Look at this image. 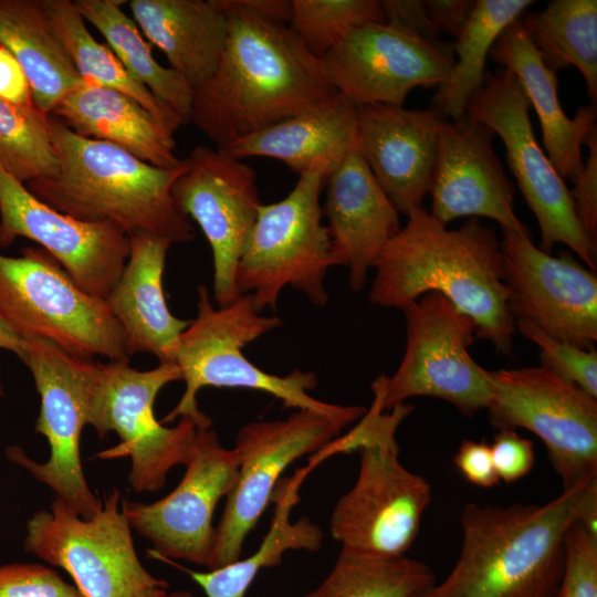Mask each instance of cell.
Segmentation results:
<instances>
[{"label":"cell","mask_w":597,"mask_h":597,"mask_svg":"<svg viewBox=\"0 0 597 597\" xmlns=\"http://www.w3.org/2000/svg\"><path fill=\"white\" fill-rule=\"evenodd\" d=\"M407 341L396 371L371 385L383 411L411 397H434L470 417L486 409L492 398L489 370L470 355L474 321L440 293L430 292L405 305Z\"/></svg>","instance_id":"obj_10"},{"label":"cell","mask_w":597,"mask_h":597,"mask_svg":"<svg viewBox=\"0 0 597 597\" xmlns=\"http://www.w3.org/2000/svg\"><path fill=\"white\" fill-rule=\"evenodd\" d=\"M554 597H597V537L576 521L566 534L564 567Z\"/></svg>","instance_id":"obj_39"},{"label":"cell","mask_w":597,"mask_h":597,"mask_svg":"<svg viewBox=\"0 0 597 597\" xmlns=\"http://www.w3.org/2000/svg\"><path fill=\"white\" fill-rule=\"evenodd\" d=\"M19 359L30 370L40 396L34 430L45 437L50 454L45 462H36L21 447L11 446L6 455L49 486L66 507L88 519L102 502L85 479L80 441L87 425L97 363L72 356L42 339H24Z\"/></svg>","instance_id":"obj_11"},{"label":"cell","mask_w":597,"mask_h":597,"mask_svg":"<svg viewBox=\"0 0 597 597\" xmlns=\"http://www.w3.org/2000/svg\"><path fill=\"white\" fill-rule=\"evenodd\" d=\"M384 21L378 0H291L287 23L307 51L322 60L350 30Z\"/></svg>","instance_id":"obj_37"},{"label":"cell","mask_w":597,"mask_h":597,"mask_svg":"<svg viewBox=\"0 0 597 597\" xmlns=\"http://www.w3.org/2000/svg\"><path fill=\"white\" fill-rule=\"evenodd\" d=\"M0 166L23 185L57 172L49 115L36 105L18 106L0 98Z\"/></svg>","instance_id":"obj_36"},{"label":"cell","mask_w":597,"mask_h":597,"mask_svg":"<svg viewBox=\"0 0 597 597\" xmlns=\"http://www.w3.org/2000/svg\"><path fill=\"white\" fill-rule=\"evenodd\" d=\"M504 280L514 320L584 349L597 342V277L569 255L553 256L531 233L502 231Z\"/></svg>","instance_id":"obj_20"},{"label":"cell","mask_w":597,"mask_h":597,"mask_svg":"<svg viewBox=\"0 0 597 597\" xmlns=\"http://www.w3.org/2000/svg\"><path fill=\"white\" fill-rule=\"evenodd\" d=\"M515 329L540 349L541 366L597 398V352L584 349L545 334L531 322L514 320Z\"/></svg>","instance_id":"obj_38"},{"label":"cell","mask_w":597,"mask_h":597,"mask_svg":"<svg viewBox=\"0 0 597 597\" xmlns=\"http://www.w3.org/2000/svg\"><path fill=\"white\" fill-rule=\"evenodd\" d=\"M576 522L597 537V478L586 486Z\"/></svg>","instance_id":"obj_47"},{"label":"cell","mask_w":597,"mask_h":597,"mask_svg":"<svg viewBox=\"0 0 597 597\" xmlns=\"http://www.w3.org/2000/svg\"><path fill=\"white\" fill-rule=\"evenodd\" d=\"M530 108L516 75L501 67L486 72L465 114L488 125L503 142L510 170L538 223L540 249L551 253L554 244L564 243L595 271L596 244L577 218L570 190L536 140Z\"/></svg>","instance_id":"obj_13"},{"label":"cell","mask_w":597,"mask_h":597,"mask_svg":"<svg viewBox=\"0 0 597 597\" xmlns=\"http://www.w3.org/2000/svg\"><path fill=\"white\" fill-rule=\"evenodd\" d=\"M130 253L106 302L119 324L129 356L147 353L159 363H174L189 321L174 316L167 305L163 274L168 239L139 232L129 237Z\"/></svg>","instance_id":"obj_25"},{"label":"cell","mask_w":597,"mask_h":597,"mask_svg":"<svg viewBox=\"0 0 597 597\" xmlns=\"http://www.w3.org/2000/svg\"><path fill=\"white\" fill-rule=\"evenodd\" d=\"M323 189L334 263L348 268L349 286L358 292L400 230L399 212L356 149L325 177Z\"/></svg>","instance_id":"obj_23"},{"label":"cell","mask_w":597,"mask_h":597,"mask_svg":"<svg viewBox=\"0 0 597 597\" xmlns=\"http://www.w3.org/2000/svg\"><path fill=\"white\" fill-rule=\"evenodd\" d=\"M54 30L81 78L117 91L137 102L170 137L184 124L167 105L136 82L112 50L97 42L71 0H43Z\"/></svg>","instance_id":"obj_32"},{"label":"cell","mask_w":597,"mask_h":597,"mask_svg":"<svg viewBox=\"0 0 597 597\" xmlns=\"http://www.w3.org/2000/svg\"><path fill=\"white\" fill-rule=\"evenodd\" d=\"M0 45L22 67L34 104L45 115L85 83L62 45L43 0H0Z\"/></svg>","instance_id":"obj_29"},{"label":"cell","mask_w":597,"mask_h":597,"mask_svg":"<svg viewBox=\"0 0 597 597\" xmlns=\"http://www.w3.org/2000/svg\"><path fill=\"white\" fill-rule=\"evenodd\" d=\"M352 422L313 410L286 419L252 421L237 433V483L227 496L208 570L241 558L243 544L272 500L286 468L332 442Z\"/></svg>","instance_id":"obj_15"},{"label":"cell","mask_w":597,"mask_h":597,"mask_svg":"<svg viewBox=\"0 0 597 597\" xmlns=\"http://www.w3.org/2000/svg\"><path fill=\"white\" fill-rule=\"evenodd\" d=\"M134 21L195 90L214 72L228 35L220 0H132Z\"/></svg>","instance_id":"obj_27"},{"label":"cell","mask_w":597,"mask_h":597,"mask_svg":"<svg viewBox=\"0 0 597 597\" xmlns=\"http://www.w3.org/2000/svg\"><path fill=\"white\" fill-rule=\"evenodd\" d=\"M82 18L105 38L128 74L158 101L171 108L184 124L190 122L193 88L175 70L159 64L136 22L123 10L126 0H73Z\"/></svg>","instance_id":"obj_31"},{"label":"cell","mask_w":597,"mask_h":597,"mask_svg":"<svg viewBox=\"0 0 597 597\" xmlns=\"http://www.w3.org/2000/svg\"><path fill=\"white\" fill-rule=\"evenodd\" d=\"M589 482L542 505L468 503L458 559L427 597H554Z\"/></svg>","instance_id":"obj_3"},{"label":"cell","mask_w":597,"mask_h":597,"mask_svg":"<svg viewBox=\"0 0 597 597\" xmlns=\"http://www.w3.org/2000/svg\"><path fill=\"white\" fill-rule=\"evenodd\" d=\"M453 463L461 475L475 486L488 489L500 483L490 444L484 441L462 440Z\"/></svg>","instance_id":"obj_44"},{"label":"cell","mask_w":597,"mask_h":597,"mask_svg":"<svg viewBox=\"0 0 597 597\" xmlns=\"http://www.w3.org/2000/svg\"><path fill=\"white\" fill-rule=\"evenodd\" d=\"M228 35L212 75L193 90L190 122L218 148L336 93L323 61L287 23L220 0Z\"/></svg>","instance_id":"obj_1"},{"label":"cell","mask_w":597,"mask_h":597,"mask_svg":"<svg viewBox=\"0 0 597 597\" xmlns=\"http://www.w3.org/2000/svg\"><path fill=\"white\" fill-rule=\"evenodd\" d=\"M437 584L425 563L342 549L317 597H425Z\"/></svg>","instance_id":"obj_35"},{"label":"cell","mask_w":597,"mask_h":597,"mask_svg":"<svg viewBox=\"0 0 597 597\" xmlns=\"http://www.w3.org/2000/svg\"><path fill=\"white\" fill-rule=\"evenodd\" d=\"M59 169L25 185L38 199L77 220L108 221L128 237L145 232L187 243L190 220L175 206L172 186L187 167L147 164L111 143L83 137L49 115Z\"/></svg>","instance_id":"obj_4"},{"label":"cell","mask_w":597,"mask_h":597,"mask_svg":"<svg viewBox=\"0 0 597 597\" xmlns=\"http://www.w3.org/2000/svg\"><path fill=\"white\" fill-rule=\"evenodd\" d=\"M312 469L308 464L292 478L279 482L271 500L275 507L270 528L250 556L207 572L186 568L171 559L160 561L185 572L201 587L206 597H244L256 575L264 568L277 566L285 552H316L321 548L323 532L316 523L308 516L295 522L291 520L292 510L300 501L301 483Z\"/></svg>","instance_id":"obj_30"},{"label":"cell","mask_w":597,"mask_h":597,"mask_svg":"<svg viewBox=\"0 0 597 597\" xmlns=\"http://www.w3.org/2000/svg\"><path fill=\"white\" fill-rule=\"evenodd\" d=\"M407 217L374 263L370 303L401 310L426 293H440L474 321L476 337L510 355L516 329L494 230L479 218L451 230L423 207Z\"/></svg>","instance_id":"obj_2"},{"label":"cell","mask_w":597,"mask_h":597,"mask_svg":"<svg viewBox=\"0 0 597 597\" xmlns=\"http://www.w3.org/2000/svg\"><path fill=\"white\" fill-rule=\"evenodd\" d=\"M519 21L548 69L579 70L596 106L597 1L554 0L541 11L523 13Z\"/></svg>","instance_id":"obj_33"},{"label":"cell","mask_w":597,"mask_h":597,"mask_svg":"<svg viewBox=\"0 0 597 597\" xmlns=\"http://www.w3.org/2000/svg\"><path fill=\"white\" fill-rule=\"evenodd\" d=\"M532 0H476L472 17L455 39L457 59L438 86L433 108L444 118L465 115L471 97L483 86L485 63L499 35L533 3Z\"/></svg>","instance_id":"obj_34"},{"label":"cell","mask_w":597,"mask_h":597,"mask_svg":"<svg viewBox=\"0 0 597 597\" xmlns=\"http://www.w3.org/2000/svg\"><path fill=\"white\" fill-rule=\"evenodd\" d=\"M166 597H195L190 591H174L168 593Z\"/></svg>","instance_id":"obj_50"},{"label":"cell","mask_w":597,"mask_h":597,"mask_svg":"<svg viewBox=\"0 0 597 597\" xmlns=\"http://www.w3.org/2000/svg\"><path fill=\"white\" fill-rule=\"evenodd\" d=\"M357 121L358 107L336 92L220 149L242 160L264 157L282 161L298 176L326 177L356 149Z\"/></svg>","instance_id":"obj_24"},{"label":"cell","mask_w":597,"mask_h":597,"mask_svg":"<svg viewBox=\"0 0 597 597\" xmlns=\"http://www.w3.org/2000/svg\"><path fill=\"white\" fill-rule=\"evenodd\" d=\"M3 396V386H2V383H1V377H0V398Z\"/></svg>","instance_id":"obj_52"},{"label":"cell","mask_w":597,"mask_h":597,"mask_svg":"<svg viewBox=\"0 0 597 597\" xmlns=\"http://www.w3.org/2000/svg\"><path fill=\"white\" fill-rule=\"evenodd\" d=\"M18 237L40 244L80 289L104 300L130 253V239L119 227L77 220L55 210L0 166V249Z\"/></svg>","instance_id":"obj_18"},{"label":"cell","mask_w":597,"mask_h":597,"mask_svg":"<svg viewBox=\"0 0 597 597\" xmlns=\"http://www.w3.org/2000/svg\"><path fill=\"white\" fill-rule=\"evenodd\" d=\"M197 292V316L181 334L175 358L185 391L163 422L181 417L209 420L197 401L198 391L205 387L259 390L280 399L284 408L313 410L352 423L366 413L367 409L362 406L334 405L312 397L310 391L317 386V377L312 371L294 369L285 376H276L243 355V347L282 324L277 316L261 315L249 294L216 307L206 285H199Z\"/></svg>","instance_id":"obj_5"},{"label":"cell","mask_w":597,"mask_h":597,"mask_svg":"<svg viewBox=\"0 0 597 597\" xmlns=\"http://www.w3.org/2000/svg\"><path fill=\"white\" fill-rule=\"evenodd\" d=\"M178 485L151 503L123 501L133 530L148 540L149 555L207 567L214 544L217 504L233 490L239 472L234 449L222 446L212 423L197 427Z\"/></svg>","instance_id":"obj_16"},{"label":"cell","mask_w":597,"mask_h":597,"mask_svg":"<svg viewBox=\"0 0 597 597\" xmlns=\"http://www.w3.org/2000/svg\"><path fill=\"white\" fill-rule=\"evenodd\" d=\"M115 488L84 519L54 498L27 523L25 552L62 568L84 597H166L167 580L142 564Z\"/></svg>","instance_id":"obj_9"},{"label":"cell","mask_w":597,"mask_h":597,"mask_svg":"<svg viewBox=\"0 0 597 597\" xmlns=\"http://www.w3.org/2000/svg\"><path fill=\"white\" fill-rule=\"evenodd\" d=\"M494 132L463 115L443 119L430 188V214L442 224L462 218H489L502 231L530 233L514 210V185L493 149Z\"/></svg>","instance_id":"obj_21"},{"label":"cell","mask_w":597,"mask_h":597,"mask_svg":"<svg viewBox=\"0 0 597 597\" xmlns=\"http://www.w3.org/2000/svg\"><path fill=\"white\" fill-rule=\"evenodd\" d=\"M322 61L334 90L360 107L402 106L412 88L441 85L454 57L443 43L432 44L384 21L350 30Z\"/></svg>","instance_id":"obj_19"},{"label":"cell","mask_w":597,"mask_h":597,"mask_svg":"<svg viewBox=\"0 0 597 597\" xmlns=\"http://www.w3.org/2000/svg\"><path fill=\"white\" fill-rule=\"evenodd\" d=\"M76 134L111 143L138 159L160 168H174L176 143L154 117L133 98L111 88L83 83L51 112Z\"/></svg>","instance_id":"obj_28"},{"label":"cell","mask_w":597,"mask_h":597,"mask_svg":"<svg viewBox=\"0 0 597 597\" xmlns=\"http://www.w3.org/2000/svg\"><path fill=\"white\" fill-rule=\"evenodd\" d=\"M437 109L375 104L358 107L356 150L398 212L422 208L439 149Z\"/></svg>","instance_id":"obj_22"},{"label":"cell","mask_w":597,"mask_h":597,"mask_svg":"<svg viewBox=\"0 0 597 597\" xmlns=\"http://www.w3.org/2000/svg\"><path fill=\"white\" fill-rule=\"evenodd\" d=\"M24 339L17 335L0 316V349H6L20 357Z\"/></svg>","instance_id":"obj_49"},{"label":"cell","mask_w":597,"mask_h":597,"mask_svg":"<svg viewBox=\"0 0 597 597\" xmlns=\"http://www.w3.org/2000/svg\"><path fill=\"white\" fill-rule=\"evenodd\" d=\"M172 186L178 211L195 220L213 258V300L226 306L240 294L239 259L262 205L254 169L220 148L198 145Z\"/></svg>","instance_id":"obj_17"},{"label":"cell","mask_w":597,"mask_h":597,"mask_svg":"<svg viewBox=\"0 0 597 597\" xmlns=\"http://www.w3.org/2000/svg\"><path fill=\"white\" fill-rule=\"evenodd\" d=\"M489 55L516 75L538 117L548 159L564 180L575 184L585 167L582 146L596 126V106H582L574 118L567 117L558 98L556 72L543 63L519 19L499 35Z\"/></svg>","instance_id":"obj_26"},{"label":"cell","mask_w":597,"mask_h":597,"mask_svg":"<svg viewBox=\"0 0 597 597\" xmlns=\"http://www.w3.org/2000/svg\"><path fill=\"white\" fill-rule=\"evenodd\" d=\"M385 22L423 41L441 44L421 0L380 1Z\"/></svg>","instance_id":"obj_43"},{"label":"cell","mask_w":597,"mask_h":597,"mask_svg":"<svg viewBox=\"0 0 597 597\" xmlns=\"http://www.w3.org/2000/svg\"><path fill=\"white\" fill-rule=\"evenodd\" d=\"M176 380H181V373L174 363H159L149 370L133 368L129 359L96 365L87 425L100 438L115 432L121 442L95 457H129L128 482L136 492L160 490L170 470L187 463L197 427L212 423L181 417L176 426L165 427L156 419L158 392Z\"/></svg>","instance_id":"obj_8"},{"label":"cell","mask_w":597,"mask_h":597,"mask_svg":"<svg viewBox=\"0 0 597 597\" xmlns=\"http://www.w3.org/2000/svg\"><path fill=\"white\" fill-rule=\"evenodd\" d=\"M357 479L334 506L329 532L342 549L404 556L418 537L432 498L428 480L399 460L396 432L362 446Z\"/></svg>","instance_id":"obj_14"},{"label":"cell","mask_w":597,"mask_h":597,"mask_svg":"<svg viewBox=\"0 0 597 597\" xmlns=\"http://www.w3.org/2000/svg\"><path fill=\"white\" fill-rule=\"evenodd\" d=\"M490 448L500 481L516 482L527 475L534 467L533 442L514 430H499Z\"/></svg>","instance_id":"obj_41"},{"label":"cell","mask_w":597,"mask_h":597,"mask_svg":"<svg viewBox=\"0 0 597 597\" xmlns=\"http://www.w3.org/2000/svg\"><path fill=\"white\" fill-rule=\"evenodd\" d=\"M0 597H84L53 568L42 564L0 565Z\"/></svg>","instance_id":"obj_40"},{"label":"cell","mask_w":597,"mask_h":597,"mask_svg":"<svg viewBox=\"0 0 597 597\" xmlns=\"http://www.w3.org/2000/svg\"><path fill=\"white\" fill-rule=\"evenodd\" d=\"M249 9L280 22L290 19L291 0H241Z\"/></svg>","instance_id":"obj_48"},{"label":"cell","mask_w":597,"mask_h":597,"mask_svg":"<svg viewBox=\"0 0 597 597\" xmlns=\"http://www.w3.org/2000/svg\"><path fill=\"white\" fill-rule=\"evenodd\" d=\"M303 597H317V591H316V589H315V590H313L312 593L306 594V595L303 596Z\"/></svg>","instance_id":"obj_51"},{"label":"cell","mask_w":597,"mask_h":597,"mask_svg":"<svg viewBox=\"0 0 597 597\" xmlns=\"http://www.w3.org/2000/svg\"><path fill=\"white\" fill-rule=\"evenodd\" d=\"M476 0H426V13L437 32L458 38L470 21Z\"/></svg>","instance_id":"obj_45"},{"label":"cell","mask_w":597,"mask_h":597,"mask_svg":"<svg viewBox=\"0 0 597 597\" xmlns=\"http://www.w3.org/2000/svg\"><path fill=\"white\" fill-rule=\"evenodd\" d=\"M588 146V158L584 170L570 190L577 218L594 244L597 239V126L584 140Z\"/></svg>","instance_id":"obj_42"},{"label":"cell","mask_w":597,"mask_h":597,"mask_svg":"<svg viewBox=\"0 0 597 597\" xmlns=\"http://www.w3.org/2000/svg\"><path fill=\"white\" fill-rule=\"evenodd\" d=\"M428 595V594H427ZM427 595L425 597H427Z\"/></svg>","instance_id":"obj_53"},{"label":"cell","mask_w":597,"mask_h":597,"mask_svg":"<svg viewBox=\"0 0 597 597\" xmlns=\"http://www.w3.org/2000/svg\"><path fill=\"white\" fill-rule=\"evenodd\" d=\"M0 98L18 106L35 105L22 67L2 45H0Z\"/></svg>","instance_id":"obj_46"},{"label":"cell","mask_w":597,"mask_h":597,"mask_svg":"<svg viewBox=\"0 0 597 597\" xmlns=\"http://www.w3.org/2000/svg\"><path fill=\"white\" fill-rule=\"evenodd\" d=\"M0 316L21 338L51 342L82 359L130 357L106 300L80 289L43 249L0 253Z\"/></svg>","instance_id":"obj_6"},{"label":"cell","mask_w":597,"mask_h":597,"mask_svg":"<svg viewBox=\"0 0 597 597\" xmlns=\"http://www.w3.org/2000/svg\"><path fill=\"white\" fill-rule=\"evenodd\" d=\"M324 179L320 174L301 175L286 197L262 203L258 211L238 262L235 286L240 295L251 296L259 313L274 310L286 286L318 307L328 302L324 279L335 263L322 221Z\"/></svg>","instance_id":"obj_7"},{"label":"cell","mask_w":597,"mask_h":597,"mask_svg":"<svg viewBox=\"0 0 597 597\" xmlns=\"http://www.w3.org/2000/svg\"><path fill=\"white\" fill-rule=\"evenodd\" d=\"M488 373L486 410L495 428L536 434L563 491L597 478V398L541 365Z\"/></svg>","instance_id":"obj_12"}]
</instances>
